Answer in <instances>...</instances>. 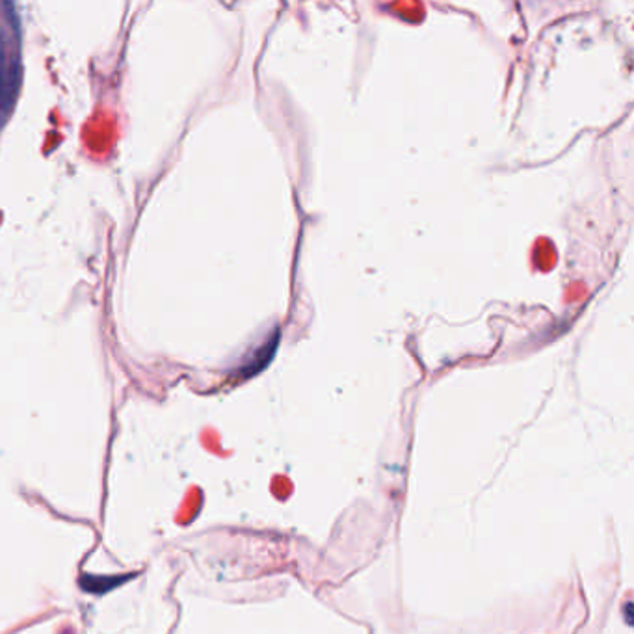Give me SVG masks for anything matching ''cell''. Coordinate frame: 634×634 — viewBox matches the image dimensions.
<instances>
[{
  "label": "cell",
  "instance_id": "obj_1",
  "mask_svg": "<svg viewBox=\"0 0 634 634\" xmlns=\"http://www.w3.org/2000/svg\"><path fill=\"white\" fill-rule=\"evenodd\" d=\"M19 80V52L17 47L8 49L0 45V118H4V109L10 110L15 89Z\"/></svg>",
  "mask_w": 634,
  "mask_h": 634
}]
</instances>
